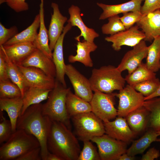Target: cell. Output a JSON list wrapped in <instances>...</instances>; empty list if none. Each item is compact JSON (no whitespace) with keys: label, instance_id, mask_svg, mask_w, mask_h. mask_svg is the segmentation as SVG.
Segmentation results:
<instances>
[{"label":"cell","instance_id":"obj_39","mask_svg":"<svg viewBox=\"0 0 160 160\" xmlns=\"http://www.w3.org/2000/svg\"><path fill=\"white\" fill-rule=\"evenodd\" d=\"M120 19L125 29H127L136 23L143 16L140 11L131 12L123 14Z\"/></svg>","mask_w":160,"mask_h":160},{"label":"cell","instance_id":"obj_29","mask_svg":"<svg viewBox=\"0 0 160 160\" xmlns=\"http://www.w3.org/2000/svg\"><path fill=\"white\" fill-rule=\"evenodd\" d=\"M40 25V17L38 14L36 16L33 22L29 26L17 33L3 45H10L22 42H33L38 35L37 30Z\"/></svg>","mask_w":160,"mask_h":160},{"label":"cell","instance_id":"obj_5","mask_svg":"<svg viewBox=\"0 0 160 160\" xmlns=\"http://www.w3.org/2000/svg\"><path fill=\"white\" fill-rule=\"evenodd\" d=\"M40 147L38 140L21 129H17L0 147V160H16L20 156Z\"/></svg>","mask_w":160,"mask_h":160},{"label":"cell","instance_id":"obj_33","mask_svg":"<svg viewBox=\"0 0 160 160\" xmlns=\"http://www.w3.org/2000/svg\"><path fill=\"white\" fill-rule=\"evenodd\" d=\"M3 53L7 64L9 79L12 82L19 87L21 90L22 97L24 92L28 88L26 85L23 74L17 65L13 63L3 52Z\"/></svg>","mask_w":160,"mask_h":160},{"label":"cell","instance_id":"obj_44","mask_svg":"<svg viewBox=\"0 0 160 160\" xmlns=\"http://www.w3.org/2000/svg\"><path fill=\"white\" fill-rule=\"evenodd\" d=\"M7 62L4 55L0 49V81L9 80Z\"/></svg>","mask_w":160,"mask_h":160},{"label":"cell","instance_id":"obj_14","mask_svg":"<svg viewBox=\"0 0 160 160\" xmlns=\"http://www.w3.org/2000/svg\"><path fill=\"white\" fill-rule=\"evenodd\" d=\"M103 122L106 134L118 140L127 143L136 135L123 117L118 116L113 121L107 120Z\"/></svg>","mask_w":160,"mask_h":160},{"label":"cell","instance_id":"obj_41","mask_svg":"<svg viewBox=\"0 0 160 160\" xmlns=\"http://www.w3.org/2000/svg\"><path fill=\"white\" fill-rule=\"evenodd\" d=\"M158 9H160V0H145L140 11L144 16Z\"/></svg>","mask_w":160,"mask_h":160},{"label":"cell","instance_id":"obj_16","mask_svg":"<svg viewBox=\"0 0 160 160\" xmlns=\"http://www.w3.org/2000/svg\"><path fill=\"white\" fill-rule=\"evenodd\" d=\"M136 23L145 35L144 40L152 41L160 36V9L143 16Z\"/></svg>","mask_w":160,"mask_h":160},{"label":"cell","instance_id":"obj_19","mask_svg":"<svg viewBox=\"0 0 160 160\" xmlns=\"http://www.w3.org/2000/svg\"><path fill=\"white\" fill-rule=\"evenodd\" d=\"M51 7L53 9L51 20L48 30L49 46L51 50H53L58 38L62 33L65 23L67 21V17L61 13L58 5L52 2Z\"/></svg>","mask_w":160,"mask_h":160},{"label":"cell","instance_id":"obj_17","mask_svg":"<svg viewBox=\"0 0 160 160\" xmlns=\"http://www.w3.org/2000/svg\"><path fill=\"white\" fill-rule=\"evenodd\" d=\"M21 65L38 68L48 76L56 77V68L52 59L37 48L22 62Z\"/></svg>","mask_w":160,"mask_h":160},{"label":"cell","instance_id":"obj_27","mask_svg":"<svg viewBox=\"0 0 160 160\" xmlns=\"http://www.w3.org/2000/svg\"><path fill=\"white\" fill-rule=\"evenodd\" d=\"M159 136L156 131L151 129L140 138L133 141L130 147L127 149L126 153L132 156L142 154L152 143L156 141Z\"/></svg>","mask_w":160,"mask_h":160},{"label":"cell","instance_id":"obj_25","mask_svg":"<svg viewBox=\"0 0 160 160\" xmlns=\"http://www.w3.org/2000/svg\"><path fill=\"white\" fill-rule=\"evenodd\" d=\"M125 118L130 128L136 135L143 130L148 124L149 113L143 105L129 113Z\"/></svg>","mask_w":160,"mask_h":160},{"label":"cell","instance_id":"obj_21","mask_svg":"<svg viewBox=\"0 0 160 160\" xmlns=\"http://www.w3.org/2000/svg\"><path fill=\"white\" fill-rule=\"evenodd\" d=\"M143 0H131L126 2L115 5H108L101 3H97V5L103 10L99 20H105L121 13L140 11L141 4Z\"/></svg>","mask_w":160,"mask_h":160},{"label":"cell","instance_id":"obj_9","mask_svg":"<svg viewBox=\"0 0 160 160\" xmlns=\"http://www.w3.org/2000/svg\"><path fill=\"white\" fill-rule=\"evenodd\" d=\"M91 140L97 144L101 160H118L121 155L126 153L127 143L107 134L95 137Z\"/></svg>","mask_w":160,"mask_h":160},{"label":"cell","instance_id":"obj_12","mask_svg":"<svg viewBox=\"0 0 160 160\" xmlns=\"http://www.w3.org/2000/svg\"><path fill=\"white\" fill-rule=\"evenodd\" d=\"M65 74L73 86L74 94L85 101L90 102L94 94L89 79L71 64L66 65Z\"/></svg>","mask_w":160,"mask_h":160},{"label":"cell","instance_id":"obj_26","mask_svg":"<svg viewBox=\"0 0 160 160\" xmlns=\"http://www.w3.org/2000/svg\"><path fill=\"white\" fill-rule=\"evenodd\" d=\"M52 89L29 87L25 90L22 97L23 105L20 115H22L30 106L41 103L47 99Z\"/></svg>","mask_w":160,"mask_h":160},{"label":"cell","instance_id":"obj_37","mask_svg":"<svg viewBox=\"0 0 160 160\" xmlns=\"http://www.w3.org/2000/svg\"><path fill=\"white\" fill-rule=\"evenodd\" d=\"M83 142V147L80 152L78 160H101L98 152L90 140Z\"/></svg>","mask_w":160,"mask_h":160},{"label":"cell","instance_id":"obj_31","mask_svg":"<svg viewBox=\"0 0 160 160\" xmlns=\"http://www.w3.org/2000/svg\"><path fill=\"white\" fill-rule=\"evenodd\" d=\"M156 74L148 68L145 63H142L132 73L125 78L128 84L133 86L137 84L156 77Z\"/></svg>","mask_w":160,"mask_h":160},{"label":"cell","instance_id":"obj_38","mask_svg":"<svg viewBox=\"0 0 160 160\" xmlns=\"http://www.w3.org/2000/svg\"><path fill=\"white\" fill-rule=\"evenodd\" d=\"M0 123V144L7 141L14 132L10 120L7 119L1 111Z\"/></svg>","mask_w":160,"mask_h":160},{"label":"cell","instance_id":"obj_8","mask_svg":"<svg viewBox=\"0 0 160 160\" xmlns=\"http://www.w3.org/2000/svg\"><path fill=\"white\" fill-rule=\"evenodd\" d=\"M115 96L119 98L117 116L125 117L132 112L143 105L144 96L138 92L133 87L128 84L115 93Z\"/></svg>","mask_w":160,"mask_h":160},{"label":"cell","instance_id":"obj_50","mask_svg":"<svg viewBox=\"0 0 160 160\" xmlns=\"http://www.w3.org/2000/svg\"><path fill=\"white\" fill-rule=\"evenodd\" d=\"M156 142H160V138H157V139L156 140Z\"/></svg>","mask_w":160,"mask_h":160},{"label":"cell","instance_id":"obj_7","mask_svg":"<svg viewBox=\"0 0 160 160\" xmlns=\"http://www.w3.org/2000/svg\"><path fill=\"white\" fill-rule=\"evenodd\" d=\"M115 93L94 92L89 103L91 111L103 121L110 120L117 116V110L114 106Z\"/></svg>","mask_w":160,"mask_h":160},{"label":"cell","instance_id":"obj_18","mask_svg":"<svg viewBox=\"0 0 160 160\" xmlns=\"http://www.w3.org/2000/svg\"><path fill=\"white\" fill-rule=\"evenodd\" d=\"M72 26L68 23L64 27L62 33L57 40L52 53V60L56 70V79L65 87H67L65 79L66 65L63 53V41L66 34L70 30Z\"/></svg>","mask_w":160,"mask_h":160},{"label":"cell","instance_id":"obj_24","mask_svg":"<svg viewBox=\"0 0 160 160\" xmlns=\"http://www.w3.org/2000/svg\"><path fill=\"white\" fill-rule=\"evenodd\" d=\"M23 105L22 97L12 98H0V110L7 112L14 132L16 130L17 119L20 115Z\"/></svg>","mask_w":160,"mask_h":160},{"label":"cell","instance_id":"obj_3","mask_svg":"<svg viewBox=\"0 0 160 160\" xmlns=\"http://www.w3.org/2000/svg\"><path fill=\"white\" fill-rule=\"evenodd\" d=\"M70 89L56 79L55 86L50 92L47 102L42 104V111L51 120L61 122L71 129V117L66 105L67 95Z\"/></svg>","mask_w":160,"mask_h":160},{"label":"cell","instance_id":"obj_52","mask_svg":"<svg viewBox=\"0 0 160 160\" xmlns=\"http://www.w3.org/2000/svg\"></svg>","mask_w":160,"mask_h":160},{"label":"cell","instance_id":"obj_49","mask_svg":"<svg viewBox=\"0 0 160 160\" xmlns=\"http://www.w3.org/2000/svg\"><path fill=\"white\" fill-rule=\"evenodd\" d=\"M6 2V0H0V4H2Z\"/></svg>","mask_w":160,"mask_h":160},{"label":"cell","instance_id":"obj_45","mask_svg":"<svg viewBox=\"0 0 160 160\" xmlns=\"http://www.w3.org/2000/svg\"><path fill=\"white\" fill-rule=\"evenodd\" d=\"M160 156L159 150L154 147L150 148L142 156L141 160H153L157 159Z\"/></svg>","mask_w":160,"mask_h":160},{"label":"cell","instance_id":"obj_51","mask_svg":"<svg viewBox=\"0 0 160 160\" xmlns=\"http://www.w3.org/2000/svg\"><path fill=\"white\" fill-rule=\"evenodd\" d=\"M157 133L159 134V136L160 135V131L157 132Z\"/></svg>","mask_w":160,"mask_h":160},{"label":"cell","instance_id":"obj_35","mask_svg":"<svg viewBox=\"0 0 160 160\" xmlns=\"http://www.w3.org/2000/svg\"><path fill=\"white\" fill-rule=\"evenodd\" d=\"M108 19V22L103 25L101 27L103 34L112 35L126 30L118 15L111 17Z\"/></svg>","mask_w":160,"mask_h":160},{"label":"cell","instance_id":"obj_2","mask_svg":"<svg viewBox=\"0 0 160 160\" xmlns=\"http://www.w3.org/2000/svg\"><path fill=\"white\" fill-rule=\"evenodd\" d=\"M47 145L49 151L62 160H78L81 151L78 140L71 129L56 121H52Z\"/></svg>","mask_w":160,"mask_h":160},{"label":"cell","instance_id":"obj_46","mask_svg":"<svg viewBox=\"0 0 160 160\" xmlns=\"http://www.w3.org/2000/svg\"><path fill=\"white\" fill-rule=\"evenodd\" d=\"M159 97H160V86L157 90L152 94L147 97H144V100L145 101Z\"/></svg>","mask_w":160,"mask_h":160},{"label":"cell","instance_id":"obj_43","mask_svg":"<svg viewBox=\"0 0 160 160\" xmlns=\"http://www.w3.org/2000/svg\"><path fill=\"white\" fill-rule=\"evenodd\" d=\"M41 148L39 147L32 149L20 156L15 160H41Z\"/></svg>","mask_w":160,"mask_h":160},{"label":"cell","instance_id":"obj_23","mask_svg":"<svg viewBox=\"0 0 160 160\" xmlns=\"http://www.w3.org/2000/svg\"><path fill=\"white\" fill-rule=\"evenodd\" d=\"M76 47V55H69L68 57L69 62L74 63L78 62L86 67H93V64L90 53L97 49V46L94 42H90L84 40L82 41H78Z\"/></svg>","mask_w":160,"mask_h":160},{"label":"cell","instance_id":"obj_10","mask_svg":"<svg viewBox=\"0 0 160 160\" xmlns=\"http://www.w3.org/2000/svg\"><path fill=\"white\" fill-rule=\"evenodd\" d=\"M28 87H34L52 89L56 82L55 78L50 76L41 69L32 67L17 65Z\"/></svg>","mask_w":160,"mask_h":160},{"label":"cell","instance_id":"obj_1","mask_svg":"<svg viewBox=\"0 0 160 160\" xmlns=\"http://www.w3.org/2000/svg\"><path fill=\"white\" fill-rule=\"evenodd\" d=\"M42 105L40 103L28 107L18 118L16 129H23L38 140L41 148L42 160H46L49 152L47 142L52 120L42 114Z\"/></svg>","mask_w":160,"mask_h":160},{"label":"cell","instance_id":"obj_6","mask_svg":"<svg viewBox=\"0 0 160 160\" xmlns=\"http://www.w3.org/2000/svg\"><path fill=\"white\" fill-rule=\"evenodd\" d=\"M76 135L81 140H90L105 133L103 122L92 111L71 117Z\"/></svg>","mask_w":160,"mask_h":160},{"label":"cell","instance_id":"obj_48","mask_svg":"<svg viewBox=\"0 0 160 160\" xmlns=\"http://www.w3.org/2000/svg\"><path fill=\"white\" fill-rule=\"evenodd\" d=\"M135 159V156H129L126 153L121 155L118 160H133Z\"/></svg>","mask_w":160,"mask_h":160},{"label":"cell","instance_id":"obj_30","mask_svg":"<svg viewBox=\"0 0 160 160\" xmlns=\"http://www.w3.org/2000/svg\"><path fill=\"white\" fill-rule=\"evenodd\" d=\"M149 113V127L156 132L160 131V97L145 100L143 104Z\"/></svg>","mask_w":160,"mask_h":160},{"label":"cell","instance_id":"obj_47","mask_svg":"<svg viewBox=\"0 0 160 160\" xmlns=\"http://www.w3.org/2000/svg\"><path fill=\"white\" fill-rule=\"evenodd\" d=\"M46 160H62L57 155L51 153H48Z\"/></svg>","mask_w":160,"mask_h":160},{"label":"cell","instance_id":"obj_34","mask_svg":"<svg viewBox=\"0 0 160 160\" xmlns=\"http://www.w3.org/2000/svg\"><path fill=\"white\" fill-rule=\"evenodd\" d=\"M22 97L21 90L16 84L9 80L0 81V98Z\"/></svg>","mask_w":160,"mask_h":160},{"label":"cell","instance_id":"obj_22","mask_svg":"<svg viewBox=\"0 0 160 160\" xmlns=\"http://www.w3.org/2000/svg\"><path fill=\"white\" fill-rule=\"evenodd\" d=\"M39 14L40 17L39 29L33 42L36 48L52 60V53L49 44L48 30L46 27L44 18V0H40Z\"/></svg>","mask_w":160,"mask_h":160},{"label":"cell","instance_id":"obj_15","mask_svg":"<svg viewBox=\"0 0 160 160\" xmlns=\"http://www.w3.org/2000/svg\"><path fill=\"white\" fill-rule=\"evenodd\" d=\"M33 42L19 43L0 46L5 55L13 63L21 65L22 62L36 49Z\"/></svg>","mask_w":160,"mask_h":160},{"label":"cell","instance_id":"obj_11","mask_svg":"<svg viewBox=\"0 0 160 160\" xmlns=\"http://www.w3.org/2000/svg\"><path fill=\"white\" fill-rule=\"evenodd\" d=\"M136 25L129 28L105 38V40L112 43V47L115 51H118L123 46L133 47L144 40L145 36L144 33L140 30Z\"/></svg>","mask_w":160,"mask_h":160},{"label":"cell","instance_id":"obj_40","mask_svg":"<svg viewBox=\"0 0 160 160\" xmlns=\"http://www.w3.org/2000/svg\"><path fill=\"white\" fill-rule=\"evenodd\" d=\"M18 33V29L16 26H13L7 28L0 22V46L4 45Z\"/></svg>","mask_w":160,"mask_h":160},{"label":"cell","instance_id":"obj_20","mask_svg":"<svg viewBox=\"0 0 160 160\" xmlns=\"http://www.w3.org/2000/svg\"><path fill=\"white\" fill-rule=\"evenodd\" d=\"M68 12L70 15L69 18L67 20L72 26H77L80 30L81 33L75 38L77 41H80L81 37H83L84 40L93 42L95 39L99 36L98 33L92 28L87 27L81 19V10L78 6L72 5L68 9Z\"/></svg>","mask_w":160,"mask_h":160},{"label":"cell","instance_id":"obj_42","mask_svg":"<svg viewBox=\"0 0 160 160\" xmlns=\"http://www.w3.org/2000/svg\"><path fill=\"white\" fill-rule=\"evenodd\" d=\"M26 0H6V3L11 9L17 12L26 11L29 9Z\"/></svg>","mask_w":160,"mask_h":160},{"label":"cell","instance_id":"obj_28","mask_svg":"<svg viewBox=\"0 0 160 160\" xmlns=\"http://www.w3.org/2000/svg\"><path fill=\"white\" fill-rule=\"evenodd\" d=\"M66 105L68 113L71 118L78 114L91 111L89 102L74 94L70 89L67 95Z\"/></svg>","mask_w":160,"mask_h":160},{"label":"cell","instance_id":"obj_32","mask_svg":"<svg viewBox=\"0 0 160 160\" xmlns=\"http://www.w3.org/2000/svg\"><path fill=\"white\" fill-rule=\"evenodd\" d=\"M146 64L151 71L156 72L160 69V36L155 38L148 46Z\"/></svg>","mask_w":160,"mask_h":160},{"label":"cell","instance_id":"obj_4","mask_svg":"<svg viewBox=\"0 0 160 160\" xmlns=\"http://www.w3.org/2000/svg\"><path fill=\"white\" fill-rule=\"evenodd\" d=\"M121 73L117 67L111 65L93 69L89 79L92 91L111 93L122 89L126 81Z\"/></svg>","mask_w":160,"mask_h":160},{"label":"cell","instance_id":"obj_36","mask_svg":"<svg viewBox=\"0 0 160 160\" xmlns=\"http://www.w3.org/2000/svg\"><path fill=\"white\" fill-rule=\"evenodd\" d=\"M160 86V81L159 78L156 77L137 84L132 86L144 97H147L154 92Z\"/></svg>","mask_w":160,"mask_h":160},{"label":"cell","instance_id":"obj_13","mask_svg":"<svg viewBox=\"0 0 160 160\" xmlns=\"http://www.w3.org/2000/svg\"><path fill=\"white\" fill-rule=\"evenodd\" d=\"M148 52V46L145 41H141L125 54L116 67L117 69L121 72L127 70L128 74L131 73L142 63L143 60L146 58Z\"/></svg>","mask_w":160,"mask_h":160}]
</instances>
